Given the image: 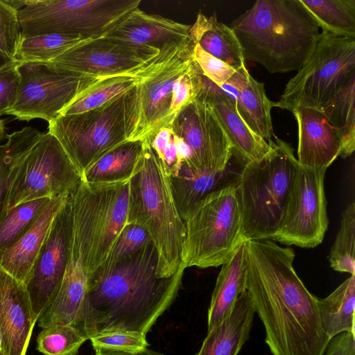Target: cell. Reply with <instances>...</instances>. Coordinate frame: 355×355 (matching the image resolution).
Instances as JSON below:
<instances>
[{
  "instance_id": "cell-1",
  "label": "cell",
  "mask_w": 355,
  "mask_h": 355,
  "mask_svg": "<svg viewBox=\"0 0 355 355\" xmlns=\"http://www.w3.org/2000/svg\"><path fill=\"white\" fill-rule=\"evenodd\" d=\"M244 244L245 288L272 355H324L331 340L321 324L318 297L293 268V250L270 239Z\"/></svg>"
},
{
  "instance_id": "cell-2",
  "label": "cell",
  "mask_w": 355,
  "mask_h": 355,
  "mask_svg": "<svg viewBox=\"0 0 355 355\" xmlns=\"http://www.w3.org/2000/svg\"><path fill=\"white\" fill-rule=\"evenodd\" d=\"M157 266L156 249L150 242L101 278L87 283L72 326L87 340L115 331L146 336L175 299L186 268L182 262L173 276L159 277Z\"/></svg>"
},
{
  "instance_id": "cell-3",
  "label": "cell",
  "mask_w": 355,
  "mask_h": 355,
  "mask_svg": "<svg viewBox=\"0 0 355 355\" xmlns=\"http://www.w3.org/2000/svg\"><path fill=\"white\" fill-rule=\"evenodd\" d=\"M230 28L245 60L259 63L271 73L298 71L320 35L300 0H258Z\"/></svg>"
},
{
  "instance_id": "cell-4",
  "label": "cell",
  "mask_w": 355,
  "mask_h": 355,
  "mask_svg": "<svg viewBox=\"0 0 355 355\" xmlns=\"http://www.w3.org/2000/svg\"><path fill=\"white\" fill-rule=\"evenodd\" d=\"M139 171L130 180L126 224H135L149 235L157 254V275L170 277L179 269L185 227L176 208L170 176L150 146L142 139Z\"/></svg>"
},
{
  "instance_id": "cell-5",
  "label": "cell",
  "mask_w": 355,
  "mask_h": 355,
  "mask_svg": "<svg viewBox=\"0 0 355 355\" xmlns=\"http://www.w3.org/2000/svg\"><path fill=\"white\" fill-rule=\"evenodd\" d=\"M269 143L270 151L244 165L234 183L245 241L275 234L299 167L288 143L277 137Z\"/></svg>"
},
{
  "instance_id": "cell-6",
  "label": "cell",
  "mask_w": 355,
  "mask_h": 355,
  "mask_svg": "<svg viewBox=\"0 0 355 355\" xmlns=\"http://www.w3.org/2000/svg\"><path fill=\"white\" fill-rule=\"evenodd\" d=\"M130 180L81 181L70 196V252L81 262L87 279L105 262L126 225Z\"/></svg>"
},
{
  "instance_id": "cell-7",
  "label": "cell",
  "mask_w": 355,
  "mask_h": 355,
  "mask_svg": "<svg viewBox=\"0 0 355 355\" xmlns=\"http://www.w3.org/2000/svg\"><path fill=\"white\" fill-rule=\"evenodd\" d=\"M234 183L207 195L184 218L186 268L222 266L245 242Z\"/></svg>"
},
{
  "instance_id": "cell-8",
  "label": "cell",
  "mask_w": 355,
  "mask_h": 355,
  "mask_svg": "<svg viewBox=\"0 0 355 355\" xmlns=\"http://www.w3.org/2000/svg\"><path fill=\"white\" fill-rule=\"evenodd\" d=\"M140 3V0H25L18 10L20 37L59 34L96 39Z\"/></svg>"
},
{
  "instance_id": "cell-9",
  "label": "cell",
  "mask_w": 355,
  "mask_h": 355,
  "mask_svg": "<svg viewBox=\"0 0 355 355\" xmlns=\"http://www.w3.org/2000/svg\"><path fill=\"white\" fill-rule=\"evenodd\" d=\"M355 74V39L320 33L311 55L286 84L275 107L321 110Z\"/></svg>"
},
{
  "instance_id": "cell-10",
  "label": "cell",
  "mask_w": 355,
  "mask_h": 355,
  "mask_svg": "<svg viewBox=\"0 0 355 355\" xmlns=\"http://www.w3.org/2000/svg\"><path fill=\"white\" fill-rule=\"evenodd\" d=\"M194 44L160 51L128 92L125 105L127 141L142 140L162 127L171 126L173 85L191 67Z\"/></svg>"
},
{
  "instance_id": "cell-11",
  "label": "cell",
  "mask_w": 355,
  "mask_h": 355,
  "mask_svg": "<svg viewBox=\"0 0 355 355\" xmlns=\"http://www.w3.org/2000/svg\"><path fill=\"white\" fill-rule=\"evenodd\" d=\"M128 92L96 108L60 115L49 123L47 131L58 139L81 176L106 153L128 141Z\"/></svg>"
},
{
  "instance_id": "cell-12",
  "label": "cell",
  "mask_w": 355,
  "mask_h": 355,
  "mask_svg": "<svg viewBox=\"0 0 355 355\" xmlns=\"http://www.w3.org/2000/svg\"><path fill=\"white\" fill-rule=\"evenodd\" d=\"M19 71L17 97L5 114L19 121L42 119L50 123L101 79L64 70L50 62H21Z\"/></svg>"
},
{
  "instance_id": "cell-13",
  "label": "cell",
  "mask_w": 355,
  "mask_h": 355,
  "mask_svg": "<svg viewBox=\"0 0 355 355\" xmlns=\"http://www.w3.org/2000/svg\"><path fill=\"white\" fill-rule=\"evenodd\" d=\"M81 181L58 139L47 131L19 164L8 193V210L38 198L70 196Z\"/></svg>"
},
{
  "instance_id": "cell-14",
  "label": "cell",
  "mask_w": 355,
  "mask_h": 355,
  "mask_svg": "<svg viewBox=\"0 0 355 355\" xmlns=\"http://www.w3.org/2000/svg\"><path fill=\"white\" fill-rule=\"evenodd\" d=\"M327 169L299 165L279 227L270 240L304 248L322 242L329 225L324 189Z\"/></svg>"
},
{
  "instance_id": "cell-15",
  "label": "cell",
  "mask_w": 355,
  "mask_h": 355,
  "mask_svg": "<svg viewBox=\"0 0 355 355\" xmlns=\"http://www.w3.org/2000/svg\"><path fill=\"white\" fill-rule=\"evenodd\" d=\"M159 53L153 46L103 36L85 40L50 62L64 70L97 78L139 76Z\"/></svg>"
},
{
  "instance_id": "cell-16",
  "label": "cell",
  "mask_w": 355,
  "mask_h": 355,
  "mask_svg": "<svg viewBox=\"0 0 355 355\" xmlns=\"http://www.w3.org/2000/svg\"><path fill=\"white\" fill-rule=\"evenodd\" d=\"M171 128L190 148L188 166L202 173H217L227 168L232 146L213 108L205 100L198 97L184 106Z\"/></svg>"
},
{
  "instance_id": "cell-17",
  "label": "cell",
  "mask_w": 355,
  "mask_h": 355,
  "mask_svg": "<svg viewBox=\"0 0 355 355\" xmlns=\"http://www.w3.org/2000/svg\"><path fill=\"white\" fill-rule=\"evenodd\" d=\"M71 237L69 196L55 216L37 259L24 283L37 321L53 302L60 290L69 261Z\"/></svg>"
},
{
  "instance_id": "cell-18",
  "label": "cell",
  "mask_w": 355,
  "mask_h": 355,
  "mask_svg": "<svg viewBox=\"0 0 355 355\" xmlns=\"http://www.w3.org/2000/svg\"><path fill=\"white\" fill-rule=\"evenodd\" d=\"M36 322L25 284L0 268V329L4 355H26Z\"/></svg>"
},
{
  "instance_id": "cell-19",
  "label": "cell",
  "mask_w": 355,
  "mask_h": 355,
  "mask_svg": "<svg viewBox=\"0 0 355 355\" xmlns=\"http://www.w3.org/2000/svg\"><path fill=\"white\" fill-rule=\"evenodd\" d=\"M198 97L213 108L232 144V155L243 166L260 159L270 151V144L255 133L243 119L235 100L204 75Z\"/></svg>"
},
{
  "instance_id": "cell-20",
  "label": "cell",
  "mask_w": 355,
  "mask_h": 355,
  "mask_svg": "<svg viewBox=\"0 0 355 355\" xmlns=\"http://www.w3.org/2000/svg\"><path fill=\"white\" fill-rule=\"evenodd\" d=\"M190 25L137 8L104 36L139 45L153 46L160 51L192 43Z\"/></svg>"
},
{
  "instance_id": "cell-21",
  "label": "cell",
  "mask_w": 355,
  "mask_h": 355,
  "mask_svg": "<svg viewBox=\"0 0 355 355\" xmlns=\"http://www.w3.org/2000/svg\"><path fill=\"white\" fill-rule=\"evenodd\" d=\"M292 113L298 125L299 165L327 168L340 154L341 143L337 133L320 110L299 107Z\"/></svg>"
},
{
  "instance_id": "cell-22",
  "label": "cell",
  "mask_w": 355,
  "mask_h": 355,
  "mask_svg": "<svg viewBox=\"0 0 355 355\" xmlns=\"http://www.w3.org/2000/svg\"><path fill=\"white\" fill-rule=\"evenodd\" d=\"M219 87L235 100L239 114L249 127L269 143L273 135L271 110L275 102L268 98L264 84L256 80L245 66Z\"/></svg>"
},
{
  "instance_id": "cell-23",
  "label": "cell",
  "mask_w": 355,
  "mask_h": 355,
  "mask_svg": "<svg viewBox=\"0 0 355 355\" xmlns=\"http://www.w3.org/2000/svg\"><path fill=\"white\" fill-rule=\"evenodd\" d=\"M69 196L51 198L30 230L14 245L0 252V268L25 283L46 240L52 222Z\"/></svg>"
},
{
  "instance_id": "cell-24",
  "label": "cell",
  "mask_w": 355,
  "mask_h": 355,
  "mask_svg": "<svg viewBox=\"0 0 355 355\" xmlns=\"http://www.w3.org/2000/svg\"><path fill=\"white\" fill-rule=\"evenodd\" d=\"M254 313L245 291L237 298L227 316L207 331L197 355H238L249 339Z\"/></svg>"
},
{
  "instance_id": "cell-25",
  "label": "cell",
  "mask_w": 355,
  "mask_h": 355,
  "mask_svg": "<svg viewBox=\"0 0 355 355\" xmlns=\"http://www.w3.org/2000/svg\"><path fill=\"white\" fill-rule=\"evenodd\" d=\"M87 275L79 259L71 252L64 276L53 302L37 320L40 327L73 324L81 308Z\"/></svg>"
},
{
  "instance_id": "cell-26",
  "label": "cell",
  "mask_w": 355,
  "mask_h": 355,
  "mask_svg": "<svg viewBox=\"0 0 355 355\" xmlns=\"http://www.w3.org/2000/svg\"><path fill=\"white\" fill-rule=\"evenodd\" d=\"M244 243L222 265L218 275L208 309L207 331L227 316L237 298L246 291Z\"/></svg>"
},
{
  "instance_id": "cell-27",
  "label": "cell",
  "mask_w": 355,
  "mask_h": 355,
  "mask_svg": "<svg viewBox=\"0 0 355 355\" xmlns=\"http://www.w3.org/2000/svg\"><path fill=\"white\" fill-rule=\"evenodd\" d=\"M195 44L214 58L238 69L245 67L241 45L232 29L218 21L216 14L207 17L200 11L190 28Z\"/></svg>"
},
{
  "instance_id": "cell-28",
  "label": "cell",
  "mask_w": 355,
  "mask_h": 355,
  "mask_svg": "<svg viewBox=\"0 0 355 355\" xmlns=\"http://www.w3.org/2000/svg\"><path fill=\"white\" fill-rule=\"evenodd\" d=\"M227 168L217 173H202L182 163L178 172L170 176L173 199L182 220L189 211L212 191L235 182L237 176Z\"/></svg>"
},
{
  "instance_id": "cell-29",
  "label": "cell",
  "mask_w": 355,
  "mask_h": 355,
  "mask_svg": "<svg viewBox=\"0 0 355 355\" xmlns=\"http://www.w3.org/2000/svg\"><path fill=\"white\" fill-rule=\"evenodd\" d=\"M142 140L128 141L112 149L82 175V181L94 183L129 181L139 171Z\"/></svg>"
},
{
  "instance_id": "cell-30",
  "label": "cell",
  "mask_w": 355,
  "mask_h": 355,
  "mask_svg": "<svg viewBox=\"0 0 355 355\" xmlns=\"http://www.w3.org/2000/svg\"><path fill=\"white\" fill-rule=\"evenodd\" d=\"M317 304L322 329L330 340L344 332L355 335V275L325 298H317Z\"/></svg>"
},
{
  "instance_id": "cell-31",
  "label": "cell",
  "mask_w": 355,
  "mask_h": 355,
  "mask_svg": "<svg viewBox=\"0 0 355 355\" xmlns=\"http://www.w3.org/2000/svg\"><path fill=\"white\" fill-rule=\"evenodd\" d=\"M42 134L35 128L26 126L6 134V143L0 144V222L8 211V193L18 165Z\"/></svg>"
},
{
  "instance_id": "cell-32",
  "label": "cell",
  "mask_w": 355,
  "mask_h": 355,
  "mask_svg": "<svg viewBox=\"0 0 355 355\" xmlns=\"http://www.w3.org/2000/svg\"><path fill=\"white\" fill-rule=\"evenodd\" d=\"M355 74L331 102L320 111L337 133L341 143L340 156L346 158L355 150Z\"/></svg>"
},
{
  "instance_id": "cell-33",
  "label": "cell",
  "mask_w": 355,
  "mask_h": 355,
  "mask_svg": "<svg viewBox=\"0 0 355 355\" xmlns=\"http://www.w3.org/2000/svg\"><path fill=\"white\" fill-rule=\"evenodd\" d=\"M322 32L355 39V0H300Z\"/></svg>"
},
{
  "instance_id": "cell-34",
  "label": "cell",
  "mask_w": 355,
  "mask_h": 355,
  "mask_svg": "<svg viewBox=\"0 0 355 355\" xmlns=\"http://www.w3.org/2000/svg\"><path fill=\"white\" fill-rule=\"evenodd\" d=\"M144 72L139 76L126 75L99 79L67 107L60 115L78 114L104 105L134 88Z\"/></svg>"
},
{
  "instance_id": "cell-35",
  "label": "cell",
  "mask_w": 355,
  "mask_h": 355,
  "mask_svg": "<svg viewBox=\"0 0 355 355\" xmlns=\"http://www.w3.org/2000/svg\"><path fill=\"white\" fill-rule=\"evenodd\" d=\"M84 40L59 34L20 37L15 60L21 62H49Z\"/></svg>"
},
{
  "instance_id": "cell-36",
  "label": "cell",
  "mask_w": 355,
  "mask_h": 355,
  "mask_svg": "<svg viewBox=\"0 0 355 355\" xmlns=\"http://www.w3.org/2000/svg\"><path fill=\"white\" fill-rule=\"evenodd\" d=\"M50 200L38 198L8 210L0 222V252L14 245L30 230Z\"/></svg>"
},
{
  "instance_id": "cell-37",
  "label": "cell",
  "mask_w": 355,
  "mask_h": 355,
  "mask_svg": "<svg viewBox=\"0 0 355 355\" xmlns=\"http://www.w3.org/2000/svg\"><path fill=\"white\" fill-rule=\"evenodd\" d=\"M355 203L349 204L343 211L340 226L331 248V268L340 272L355 275Z\"/></svg>"
},
{
  "instance_id": "cell-38",
  "label": "cell",
  "mask_w": 355,
  "mask_h": 355,
  "mask_svg": "<svg viewBox=\"0 0 355 355\" xmlns=\"http://www.w3.org/2000/svg\"><path fill=\"white\" fill-rule=\"evenodd\" d=\"M85 340L71 324H54L40 332L36 349L44 355H76Z\"/></svg>"
},
{
  "instance_id": "cell-39",
  "label": "cell",
  "mask_w": 355,
  "mask_h": 355,
  "mask_svg": "<svg viewBox=\"0 0 355 355\" xmlns=\"http://www.w3.org/2000/svg\"><path fill=\"white\" fill-rule=\"evenodd\" d=\"M151 242L148 233L135 224H126L121 232L110 254L102 266L87 279L95 281L116 266L122 260Z\"/></svg>"
},
{
  "instance_id": "cell-40",
  "label": "cell",
  "mask_w": 355,
  "mask_h": 355,
  "mask_svg": "<svg viewBox=\"0 0 355 355\" xmlns=\"http://www.w3.org/2000/svg\"><path fill=\"white\" fill-rule=\"evenodd\" d=\"M19 39L18 10L0 0V69L16 60Z\"/></svg>"
},
{
  "instance_id": "cell-41",
  "label": "cell",
  "mask_w": 355,
  "mask_h": 355,
  "mask_svg": "<svg viewBox=\"0 0 355 355\" xmlns=\"http://www.w3.org/2000/svg\"><path fill=\"white\" fill-rule=\"evenodd\" d=\"M95 350L107 349L136 354L146 349L148 343L146 336L128 331L103 333L89 338Z\"/></svg>"
},
{
  "instance_id": "cell-42",
  "label": "cell",
  "mask_w": 355,
  "mask_h": 355,
  "mask_svg": "<svg viewBox=\"0 0 355 355\" xmlns=\"http://www.w3.org/2000/svg\"><path fill=\"white\" fill-rule=\"evenodd\" d=\"M193 58L203 75L218 87L225 84L237 70L209 55L196 44L193 46Z\"/></svg>"
},
{
  "instance_id": "cell-43",
  "label": "cell",
  "mask_w": 355,
  "mask_h": 355,
  "mask_svg": "<svg viewBox=\"0 0 355 355\" xmlns=\"http://www.w3.org/2000/svg\"><path fill=\"white\" fill-rule=\"evenodd\" d=\"M15 60L0 69V115L2 116L13 105L20 84L19 66Z\"/></svg>"
},
{
  "instance_id": "cell-44",
  "label": "cell",
  "mask_w": 355,
  "mask_h": 355,
  "mask_svg": "<svg viewBox=\"0 0 355 355\" xmlns=\"http://www.w3.org/2000/svg\"><path fill=\"white\" fill-rule=\"evenodd\" d=\"M324 355H355V335L341 333L329 341Z\"/></svg>"
},
{
  "instance_id": "cell-45",
  "label": "cell",
  "mask_w": 355,
  "mask_h": 355,
  "mask_svg": "<svg viewBox=\"0 0 355 355\" xmlns=\"http://www.w3.org/2000/svg\"><path fill=\"white\" fill-rule=\"evenodd\" d=\"M95 355H133L125 352H116L107 349H96Z\"/></svg>"
},
{
  "instance_id": "cell-46",
  "label": "cell",
  "mask_w": 355,
  "mask_h": 355,
  "mask_svg": "<svg viewBox=\"0 0 355 355\" xmlns=\"http://www.w3.org/2000/svg\"><path fill=\"white\" fill-rule=\"evenodd\" d=\"M6 132L4 120L1 118V115H0V142L2 141L4 138H6Z\"/></svg>"
},
{
  "instance_id": "cell-47",
  "label": "cell",
  "mask_w": 355,
  "mask_h": 355,
  "mask_svg": "<svg viewBox=\"0 0 355 355\" xmlns=\"http://www.w3.org/2000/svg\"><path fill=\"white\" fill-rule=\"evenodd\" d=\"M134 355H163V354H160L159 352L153 351V350H150L148 349H146L145 350H144L139 353H137L136 354H134Z\"/></svg>"
},
{
  "instance_id": "cell-48",
  "label": "cell",
  "mask_w": 355,
  "mask_h": 355,
  "mask_svg": "<svg viewBox=\"0 0 355 355\" xmlns=\"http://www.w3.org/2000/svg\"><path fill=\"white\" fill-rule=\"evenodd\" d=\"M0 351H2V334H1V329H0Z\"/></svg>"
},
{
  "instance_id": "cell-49",
  "label": "cell",
  "mask_w": 355,
  "mask_h": 355,
  "mask_svg": "<svg viewBox=\"0 0 355 355\" xmlns=\"http://www.w3.org/2000/svg\"><path fill=\"white\" fill-rule=\"evenodd\" d=\"M0 355H4V354L2 351H0Z\"/></svg>"
}]
</instances>
